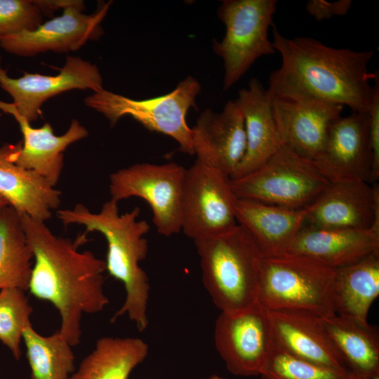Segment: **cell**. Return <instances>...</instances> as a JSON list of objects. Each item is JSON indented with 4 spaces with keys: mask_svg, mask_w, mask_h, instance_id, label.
<instances>
[{
    "mask_svg": "<svg viewBox=\"0 0 379 379\" xmlns=\"http://www.w3.org/2000/svg\"><path fill=\"white\" fill-rule=\"evenodd\" d=\"M33 254L28 290L35 298L49 302L58 311V331L72 346L81 341L84 314H96L109 304L105 294L104 260L90 251H79L86 241L55 235L45 222L20 214Z\"/></svg>",
    "mask_w": 379,
    "mask_h": 379,
    "instance_id": "6da1fadb",
    "label": "cell"
},
{
    "mask_svg": "<svg viewBox=\"0 0 379 379\" xmlns=\"http://www.w3.org/2000/svg\"><path fill=\"white\" fill-rule=\"evenodd\" d=\"M272 44L281 58L271 72L267 91L272 97L301 95L368 112L375 73L368 70L373 51L335 48L307 36L289 39L272 24Z\"/></svg>",
    "mask_w": 379,
    "mask_h": 379,
    "instance_id": "7a4b0ae2",
    "label": "cell"
},
{
    "mask_svg": "<svg viewBox=\"0 0 379 379\" xmlns=\"http://www.w3.org/2000/svg\"><path fill=\"white\" fill-rule=\"evenodd\" d=\"M140 209L135 207L119 213L118 203L111 199L105 201L98 213L91 212L78 204L70 209L57 211V217L64 225H82L85 232L80 235L86 239L90 232H97L107 243L105 266L109 274L124 286L126 298L123 305L110 321L127 314L140 332L148 326L147 303L150 285L145 272L140 266L147 254L148 244L145 235L149 230L147 221L139 220Z\"/></svg>",
    "mask_w": 379,
    "mask_h": 379,
    "instance_id": "3957f363",
    "label": "cell"
},
{
    "mask_svg": "<svg viewBox=\"0 0 379 379\" xmlns=\"http://www.w3.org/2000/svg\"><path fill=\"white\" fill-rule=\"evenodd\" d=\"M202 279L215 305L225 313L251 308L258 302L260 248L241 225L194 241Z\"/></svg>",
    "mask_w": 379,
    "mask_h": 379,
    "instance_id": "277c9868",
    "label": "cell"
},
{
    "mask_svg": "<svg viewBox=\"0 0 379 379\" xmlns=\"http://www.w3.org/2000/svg\"><path fill=\"white\" fill-rule=\"evenodd\" d=\"M335 270L310 257L284 252L263 255L258 302L267 310H300L327 317L335 314Z\"/></svg>",
    "mask_w": 379,
    "mask_h": 379,
    "instance_id": "5b68a950",
    "label": "cell"
},
{
    "mask_svg": "<svg viewBox=\"0 0 379 379\" xmlns=\"http://www.w3.org/2000/svg\"><path fill=\"white\" fill-rule=\"evenodd\" d=\"M314 163L281 147L255 170L230 179L237 198L302 208L330 185Z\"/></svg>",
    "mask_w": 379,
    "mask_h": 379,
    "instance_id": "8992f818",
    "label": "cell"
},
{
    "mask_svg": "<svg viewBox=\"0 0 379 379\" xmlns=\"http://www.w3.org/2000/svg\"><path fill=\"white\" fill-rule=\"evenodd\" d=\"M201 85L188 76L168 93L145 100H135L103 88L84 99L87 107L101 113L112 126L124 116H130L151 131L174 139L180 149L194 155L192 129L186 121L191 107H197L196 98Z\"/></svg>",
    "mask_w": 379,
    "mask_h": 379,
    "instance_id": "52a82bcc",
    "label": "cell"
},
{
    "mask_svg": "<svg viewBox=\"0 0 379 379\" xmlns=\"http://www.w3.org/2000/svg\"><path fill=\"white\" fill-rule=\"evenodd\" d=\"M277 0H224L218 8L225 26L221 41L213 49L223 60V90L230 88L263 55L276 53L268 30L277 6Z\"/></svg>",
    "mask_w": 379,
    "mask_h": 379,
    "instance_id": "ba28073f",
    "label": "cell"
},
{
    "mask_svg": "<svg viewBox=\"0 0 379 379\" xmlns=\"http://www.w3.org/2000/svg\"><path fill=\"white\" fill-rule=\"evenodd\" d=\"M186 168L174 162L135 164L109 176L111 199L136 197L150 206L157 232L169 237L181 231L183 184Z\"/></svg>",
    "mask_w": 379,
    "mask_h": 379,
    "instance_id": "9c48e42d",
    "label": "cell"
},
{
    "mask_svg": "<svg viewBox=\"0 0 379 379\" xmlns=\"http://www.w3.org/2000/svg\"><path fill=\"white\" fill-rule=\"evenodd\" d=\"M236 199L229 176L196 161L185 171L181 230L193 241L231 230Z\"/></svg>",
    "mask_w": 379,
    "mask_h": 379,
    "instance_id": "30bf717a",
    "label": "cell"
},
{
    "mask_svg": "<svg viewBox=\"0 0 379 379\" xmlns=\"http://www.w3.org/2000/svg\"><path fill=\"white\" fill-rule=\"evenodd\" d=\"M214 340L231 373L259 375L274 346L268 310L258 302L241 312H221L215 321Z\"/></svg>",
    "mask_w": 379,
    "mask_h": 379,
    "instance_id": "8fae6325",
    "label": "cell"
},
{
    "mask_svg": "<svg viewBox=\"0 0 379 379\" xmlns=\"http://www.w3.org/2000/svg\"><path fill=\"white\" fill-rule=\"evenodd\" d=\"M112 1L103 3L91 14L84 13L85 6H72L60 15L43 22L36 29L0 38V48L22 57L47 51L67 53L81 48L88 41L98 40L104 34L101 23Z\"/></svg>",
    "mask_w": 379,
    "mask_h": 379,
    "instance_id": "7c38bea8",
    "label": "cell"
},
{
    "mask_svg": "<svg viewBox=\"0 0 379 379\" xmlns=\"http://www.w3.org/2000/svg\"><path fill=\"white\" fill-rule=\"evenodd\" d=\"M0 87L13 99L18 113L31 124L42 114L41 107L48 99L72 89L102 90V77L98 67L79 56L67 55L56 75L23 72L19 78L11 77L1 66Z\"/></svg>",
    "mask_w": 379,
    "mask_h": 379,
    "instance_id": "4fadbf2b",
    "label": "cell"
},
{
    "mask_svg": "<svg viewBox=\"0 0 379 379\" xmlns=\"http://www.w3.org/2000/svg\"><path fill=\"white\" fill-rule=\"evenodd\" d=\"M331 182H372L368 112H352L331 125L323 149L312 161Z\"/></svg>",
    "mask_w": 379,
    "mask_h": 379,
    "instance_id": "5bb4252c",
    "label": "cell"
},
{
    "mask_svg": "<svg viewBox=\"0 0 379 379\" xmlns=\"http://www.w3.org/2000/svg\"><path fill=\"white\" fill-rule=\"evenodd\" d=\"M272 97V96H271ZM272 107L282 146L314 161L344 106L301 95L274 96Z\"/></svg>",
    "mask_w": 379,
    "mask_h": 379,
    "instance_id": "9a60e30c",
    "label": "cell"
},
{
    "mask_svg": "<svg viewBox=\"0 0 379 379\" xmlns=\"http://www.w3.org/2000/svg\"><path fill=\"white\" fill-rule=\"evenodd\" d=\"M191 129L197 161L230 178L246 149L244 119L235 101H228L220 112L204 109Z\"/></svg>",
    "mask_w": 379,
    "mask_h": 379,
    "instance_id": "2e32d148",
    "label": "cell"
},
{
    "mask_svg": "<svg viewBox=\"0 0 379 379\" xmlns=\"http://www.w3.org/2000/svg\"><path fill=\"white\" fill-rule=\"evenodd\" d=\"M320 228L379 231V187L360 180L331 182L309 206L305 224Z\"/></svg>",
    "mask_w": 379,
    "mask_h": 379,
    "instance_id": "e0dca14e",
    "label": "cell"
},
{
    "mask_svg": "<svg viewBox=\"0 0 379 379\" xmlns=\"http://www.w3.org/2000/svg\"><path fill=\"white\" fill-rule=\"evenodd\" d=\"M0 109L13 117L23 138L16 143L11 159L18 166L38 173L55 187L63 168V152L70 145L86 138L88 130L74 119L65 133L57 135L48 122L39 128L33 127L18 113L13 103L0 100Z\"/></svg>",
    "mask_w": 379,
    "mask_h": 379,
    "instance_id": "ac0fdd59",
    "label": "cell"
},
{
    "mask_svg": "<svg viewBox=\"0 0 379 379\" xmlns=\"http://www.w3.org/2000/svg\"><path fill=\"white\" fill-rule=\"evenodd\" d=\"M267 310L277 345L312 363L351 373L325 330L322 317L300 310Z\"/></svg>",
    "mask_w": 379,
    "mask_h": 379,
    "instance_id": "d6986e66",
    "label": "cell"
},
{
    "mask_svg": "<svg viewBox=\"0 0 379 379\" xmlns=\"http://www.w3.org/2000/svg\"><path fill=\"white\" fill-rule=\"evenodd\" d=\"M379 251V231L320 228L305 225L286 252L302 255L336 270Z\"/></svg>",
    "mask_w": 379,
    "mask_h": 379,
    "instance_id": "ffe728a7",
    "label": "cell"
},
{
    "mask_svg": "<svg viewBox=\"0 0 379 379\" xmlns=\"http://www.w3.org/2000/svg\"><path fill=\"white\" fill-rule=\"evenodd\" d=\"M245 124V155L230 179L238 178L258 168L282 147L272 99L260 81L252 79L246 88L239 91L234 100Z\"/></svg>",
    "mask_w": 379,
    "mask_h": 379,
    "instance_id": "44dd1931",
    "label": "cell"
},
{
    "mask_svg": "<svg viewBox=\"0 0 379 379\" xmlns=\"http://www.w3.org/2000/svg\"><path fill=\"white\" fill-rule=\"evenodd\" d=\"M309 206L282 207L237 198L234 213L239 225L253 237L263 255H277L288 247L305 225Z\"/></svg>",
    "mask_w": 379,
    "mask_h": 379,
    "instance_id": "7402d4cb",
    "label": "cell"
},
{
    "mask_svg": "<svg viewBox=\"0 0 379 379\" xmlns=\"http://www.w3.org/2000/svg\"><path fill=\"white\" fill-rule=\"evenodd\" d=\"M15 144L0 147V196L19 213L46 222L61 203V192L38 173L15 164Z\"/></svg>",
    "mask_w": 379,
    "mask_h": 379,
    "instance_id": "603a6c76",
    "label": "cell"
},
{
    "mask_svg": "<svg viewBox=\"0 0 379 379\" xmlns=\"http://www.w3.org/2000/svg\"><path fill=\"white\" fill-rule=\"evenodd\" d=\"M325 330L349 371L359 379L379 376V334L375 326L334 314L322 317Z\"/></svg>",
    "mask_w": 379,
    "mask_h": 379,
    "instance_id": "cb8c5ba5",
    "label": "cell"
},
{
    "mask_svg": "<svg viewBox=\"0 0 379 379\" xmlns=\"http://www.w3.org/2000/svg\"><path fill=\"white\" fill-rule=\"evenodd\" d=\"M379 295V251L335 270V314L367 321L369 309Z\"/></svg>",
    "mask_w": 379,
    "mask_h": 379,
    "instance_id": "d4e9b609",
    "label": "cell"
},
{
    "mask_svg": "<svg viewBox=\"0 0 379 379\" xmlns=\"http://www.w3.org/2000/svg\"><path fill=\"white\" fill-rule=\"evenodd\" d=\"M148 350L138 338L102 337L69 379H128Z\"/></svg>",
    "mask_w": 379,
    "mask_h": 379,
    "instance_id": "484cf974",
    "label": "cell"
},
{
    "mask_svg": "<svg viewBox=\"0 0 379 379\" xmlns=\"http://www.w3.org/2000/svg\"><path fill=\"white\" fill-rule=\"evenodd\" d=\"M32 262L20 213L10 205L0 208V290H28Z\"/></svg>",
    "mask_w": 379,
    "mask_h": 379,
    "instance_id": "4316f807",
    "label": "cell"
},
{
    "mask_svg": "<svg viewBox=\"0 0 379 379\" xmlns=\"http://www.w3.org/2000/svg\"><path fill=\"white\" fill-rule=\"evenodd\" d=\"M30 379H69L75 371L72 346L58 331L44 336L32 324L22 331Z\"/></svg>",
    "mask_w": 379,
    "mask_h": 379,
    "instance_id": "83f0119b",
    "label": "cell"
},
{
    "mask_svg": "<svg viewBox=\"0 0 379 379\" xmlns=\"http://www.w3.org/2000/svg\"><path fill=\"white\" fill-rule=\"evenodd\" d=\"M259 375L262 379H359L351 373L319 366L293 355L274 342Z\"/></svg>",
    "mask_w": 379,
    "mask_h": 379,
    "instance_id": "f1b7e54d",
    "label": "cell"
},
{
    "mask_svg": "<svg viewBox=\"0 0 379 379\" xmlns=\"http://www.w3.org/2000/svg\"><path fill=\"white\" fill-rule=\"evenodd\" d=\"M25 292L19 288L0 290V341L16 360L21 357L22 331L31 324L33 311Z\"/></svg>",
    "mask_w": 379,
    "mask_h": 379,
    "instance_id": "f546056e",
    "label": "cell"
},
{
    "mask_svg": "<svg viewBox=\"0 0 379 379\" xmlns=\"http://www.w3.org/2000/svg\"><path fill=\"white\" fill-rule=\"evenodd\" d=\"M43 15L34 0H0V38L36 29Z\"/></svg>",
    "mask_w": 379,
    "mask_h": 379,
    "instance_id": "4dcf8cb0",
    "label": "cell"
},
{
    "mask_svg": "<svg viewBox=\"0 0 379 379\" xmlns=\"http://www.w3.org/2000/svg\"><path fill=\"white\" fill-rule=\"evenodd\" d=\"M373 95L368 111L369 138L373 154L372 182L379 178V77L375 73L373 78Z\"/></svg>",
    "mask_w": 379,
    "mask_h": 379,
    "instance_id": "1f68e13d",
    "label": "cell"
},
{
    "mask_svg": "<svg viewBox=\"0 0 379 379\" xmlns=\"http://www.w3.org/2000/svg\"><path fill=\"white\" fill-rule=\"evenodd\" d=\"M352 4L351 0H340L328 2L324 0H310L305 4V10L317 20L321 21L334 16L347 14Z\"/></svg>",
    "mask_w": 379,
    "mask_h": 379,
    "instance_id": "d6a6232c",
    "label": "cell"
},
{
    "mask_svg": "<svg viewBox=\"0 0 379 379\" xmlns=\"http://www.w3.org/2000/svg\"><path fill=\"white\" fill-rule=\"evenodd\" d=\"M43 15L53 14L59 9H65L69 6H85L83 1L80 0H34Z\"/></svg>",
    "mask_w": 379,
    "mask_h": 379,
    "instance_id": "836d02e7",
    "label": "cell"
},
{
    "mask_svg": "<svg viewBox=\"0 0 379 379\" xmlns=\"http://www.w3.org/2000/svg\"><path fill=\"white\" fill-rule=\"evenodd\" d=\"M9 205L8 203L6 201V200L3 198L1 196H0V208Z\"/></svg>",
    "mask_w": 379,
    "mask_h": 379,
    "instance_id": "e575fe53",
    "label": "cell"
},
{
    "mask_svg": "<svg viewBox=\"0 0 379 379\" xmlns=\"http://www.w3.org/2000/svg\"><path fill=\"white\" fill-rule=\"evenodd\" d=\"M206 379H225L220 375H211L210 377H208V378Z\"/></svg>",
    "mask_w": 379,
    "mask_h": 379,
    "instance_id": "d590c367",
    "label": "cell"
},
{
    "mask_svg": "<svg viewBox=\"0 0 379 379\" xmlns=\"http://www.w3.org/2000/svg\"><path fill=\"white\" fill-rule=\"evenodd\" d=\"M370 379H379V376H376V377H374V378H370Z\"/></svg>",
    "mask_w": 379,
    "mask_h": 379,
    "instance_id": "8d00e7d4",
    "label": "cell"
}]
</instances>
